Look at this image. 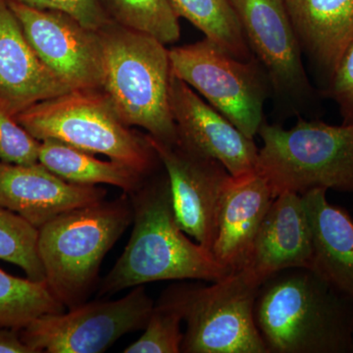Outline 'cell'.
Returning a JSON list of instances; mask_svg holds the SVG:
<instances>
[{
    "mask_svg": "<svg viewBox=\"0 0 353 353\" xmlns=\"http://www.w3.org/2000/svg\"><path fill=\"white\" fill-rule=\"evenodd\" d=\"M254 317L268 353H353V299L294 267L260 285Z\"/></svg>",
    "mask_w": 353,
    "mask_h": 353,
    "instance_id": "6da1fadb",
    "label": "cell"
},
{
    "mask_svg": "<svg viewBox=\"0 0 353 353\" xmlns=\"http://www.w3.org/2000/svg\"><path fill=\"white\" fill-rule=\"evenodd\" d=\"M152 176L129 194L134 228L124 252L99 285V296L158 281L217 282L232 273L179 226L168 176Z\"/></svg>",
    "mask_w": 353,
    "mask_h": 353,
    "instance_id": "7a4b0ae2",
    "label": "cell"
},
{
    "mask_svg": "<svg viewBox=\"0 0 353 353\" xmlns=\"http://www.w3.org/2000/svg\"><path fill=\"white\" fill-rule=\"evenodd\" d=\"M101 90L121 119L153 139L178 143L170 105L169 50L157 39L110 22L99 29Z\"/></svg>",
    "mask_w": 353,
    "mask_h": 353,
    "instance_id": "3957f363",
    "label": "cell"
},
{
    "mask_svg": "<svg viewBox=\"0 0 353 353\" xmlns=\"http://www.w3.org/2000/svg\"><path fill=\"white\" fill-rule=\"evenodd\" d=\"M132 223L131 201L124 194L68 211L39 228L44 282L66 309L87 301L99 282L104 257Z\"/></svg>",
    "mask_w": 353,
    "mask_h": 353,
    "instance_id": "277c9868",
    "label": "cell"
},
{
    "mask_svg": "<svg viewBox=\"0 0 353 353\" xmlns=\"http://www.w3.org/2000/svg\"><path fill=\"white\" fill-rule=\"evenodd\" d=\"M15 118L39 141L57 139L83 152L105 155L145 176L154 175L161 163L148 134L125 124L102 90H70Z\"/></svg>",
    "mask_w": 353,
    "mask_h": 353,
    "instance_id": "5b68a950",
    "label": "cell"
},
{
    "mask_svg": "<svg viewBox=\"0 0 353 353\" xmlns=\"http://www.w3.org/2000/svg\"><path fill=\"white\" fill-rule=\"evenodd\" d=\"M257 134L263 141L257 171L275 196L313 189L353 194V123L333 126L301 119L285 130L263 122Z\"/></svg>",
    "mask_w": 353,
    "mask_h": 353,
    "instance_id": "8992f818",
    "label": "cell"
},
{
    "mask_svg": "<svg viewBox=\"0 0 353 353\" xmlns=\"http://www.w3.org/2000/svg\"><path fill=\"white\" fill-rule=\"evenodd\" d=\"M259 287L239 270L210 285L180 284L165 290L187 324L181 352L268 353L254 317Z\"/></svg>",
    "mask_w": 353,
    "mask_h": 353,
    "instance_id": "52a82bcc",
    "label": "cell"
},
{
    "mask_svg": "<svg viewBox=\"0 0 353 353\" xmlns=\"http://www.w3.org/2000/svg\"><path fill=\"white\" fill-rule=\"evenodd\" d=\"M172 74L197 90L245 137L254 139L263 124L266 92L259 72L212 39L169 50Z\"/></svg>",
    "mask_w": 353,
    "mask_h": 353,
    "instance_id": "ba28073f",
    "label": "cell"
},
{
    "mask_svg": "<svg viewBox=\"0 0 353 353\" xmlns=\"http://www.w3.org/2000/svg\"><path fill=\"white\" fill-rule=\"evenodd\" d=\"M154 306L143 285L116 301L83 303L37 318L20 330L34 353H101L121 336L145 329Z\"/></svg>",
    "mask_w": 353,
    "mask_h": 353,
    "instance_id": "9c48e42d",
    "label": "cell"
},
{
    "mask_svg": "<svg viewBox=\"0 0 353 353\" xmlns=\"http://www.w3.org/2000/svg\"><path fill=\"white\" fill-rule=\"evenodd\" d=\"M7 1L38 57L70 90H101L99 32L60 11Z\"/></svg>",
    "mask_w": 353,
    "mask_h": 353,
    "instance_id": "30bf717a",
    "label": "cell"
},
{
    "mask_svg": "<svg viewBox=\"0 0 353 353\" xmlns=\"http://www.w3.org/2000/svg\"><path fill=\"white\" fill-rule=\"evenodd\" d=\"M148 139L166 170L176 223L211 252L221 196L231 175L217 160L192 152L179 141L166 145L148 134Z\"/></svg>",
    "mask_w": 353,
    "mask_h": 353,
    "instance_id": "8fae6325",
    "label": "cell"
},
{
    "mask_svg": "<svg viewBox=\"0 0 353 353\" xmlns=\"http://www.w3.org/2000/svg\"><path fill=\"white\" fill-rule=\"evenodd\" d=\"M170 105L178 141L192 152L219 161L230 175L252 173L259 148L229 120L172 74Z\"/></svg>",
    "mask_w": 353,
    "mask_h": 353,
    "instance_id": "7c38bea8",
    "label": "cell"
},
{
    "mask_svg": "<svg viewBox=\"0 0 353 353\" xmlns=\"http://www.w3.org/2000/svg\"><path fill=\"white\" fill-rule=\"evenodd\" d=\"M246 41L268 71L274 87L290 97L309 90L301 48L285 0H230Z\"/></svg>",
    "mask_w": 353,
    "mask_h": 353,
    "instance_id": "4fadbf2b",
    "label": "cell"
},
{
    "mask_svg": "<svg viewBox=\"0 0 353 353\" xmlns=\"http://www.w3.org/2000/svg\"><path fill=\"white\" fill-rule=\"evenodd\" d=\"M105 189L70 183L43 164L0 161V206L20 215L39 229L74 209L105 199Z\"/></svg>",
    "mask_w": 353,
    "mask_h": 353,
    "instance_id": "5bb4252c",
    "label": "cell"
},
{
    "mask_svg": "<svg viewBox=\"0 0 353 353\" xmlns=\"http://www.w3.org/2000/svg\"><path fill=\"white\" fill-rule=\"evenodd\" d=\"M312 259V233L303 197L282 192L267 211L241 270L261 285L285 269L311 268Z\"/></svg>",
    "mask_w": 353,
    "mask_h": 353,
    "instance_id": "9a60e30c",
    "label": "cell"
},
{
    "mask_svg": "<svg viewBox=\"0 0 353 353\" xmlns=\"http://www.w3.org/2000/svg\"><path fill=\"white\" fill-rule=\"evenodd\" d=\"M41 61L7 0H0V106L16 116L70 92Z\"/></svg>",
    "mask_w": 353,
    "mask_h": 353,
    "instance_id": "2e32d148",
    "label": "cell"
},
{
    "mask_svg": "<svg viewBox=\"0 0 353 353\" xmlns=\"http://www.w3.org/2000/svg\"><path fill=\"white\" fill-rule=\"evenodd\" d=\"M275 194L259 171L228 180L216 221V236L211 252L230 271L245 265L262 221Z\"/></svg>",
    "mask_w": 353,
    "mask_h": 353,
    "instance_id": "e0dca14e",
    "label": "cell"
},
{
    "mask_svg": "<svg viewBox=\"0 0 353 353\" xmlns=\"http://www.w3.org/2000/svg\"><path fill=\"white\" fill-rule=\"evenodd\" d=\"M313 241L311 269L334 289L353 299V220L330 203L326 189L303 194Z\"/></svg>",
    "mask_w": 353,
    "mask_h": 353,
    "instance_id": "ac0fdd59",
    "label": "cell"
},
{
    "mask_svg": "<svg viewBox=\"0 0 353 353\" xmlns=\"http://www.w3.org/2000/svg\"><path fill=\"white\" fill-rule=\"evenodd\" d=\"M304 50L333 75L353 46V0H285Z\"/></svg>",
    "mask_w": 353,
    "mask_h": 353,
    "instance_id": "d6986e66",
    "label": "cell"
},
{
    "mask_svg": "<svg viewBox=\"0 0 353 353\" xmlns=\"http://www.w3.org/2000/svg\"><path fill=\"white\" fill-rule=\"evenodd\" d=\"M39 162L70 183L83 185L105 183L119 188L128 196L139 190L148 178L127 165L111 159H97L92 153L57 139L41 141Z\"/></svg>",
    "mask_w": 353,
    "mask_h": 353,
    "instance_id": "ffe728a7",
    "label": "cell"
},
{
    "mask_svg": "<svg viewBox=\"0 0 353 353\" xmlns=\"http://www.w3.org/2000/svg\"><path fill=\"white\" fill-rule=\"evenodd\" d=\"M179 16L232 55L248 60L250 48L230 0H169Z\"/></svg>",
    "mask_w": 353,
    "mask_h": 353,
    "instance_id": "44dd1931",
    "label": "cell"
},
{
    "mask_svg": "<svg viewBox=\"0 0 353 353\" xmlns=\"http://www.w3.org/2000/svg\"><path fill=\"white\" fill-rule=\"evenodd\" d=\"M65 310L46 282L15 277L0 269V326L21 330L41 316Z\"/></svg>",
    "mask_w": 353,
    "mask_h": 353,
    "instance_id": "7402d4cb",
    "label": "cell"
},
{
    "mask_svg": "<svg viewBox=\"0 0 353 353\" xmlns=\"http://www.w3.org/2000/svg\"><path fill=\"white\" fill-rule=\"evenodd\" d=\"M109 20L148 34L160 43H176L181 37L179 16L169 0H99Z\"/></svg>",
    "mask_w": 353,
    "mask_h": 353,
    "instance_id": "603a6c76",
    "label": "cell"
},
{
    "mask_svg": "<svg viewBox=\"0 0 353 353\" xmlns=\"http://www.w3.org/2000/svg\"><path fill=\"white\" fill-rule=\"evenodd\" d=\"M38 240L39 229L0 206V259L17 265L31 280L44 282Z\"/></svg>",
    "mask_w": 353,
    "mask_h": 353,
    "instance_id": "cb8c5ba5",
    "label": "cell"
},
{
    "mask_svg": "<svg viewBox=\"0 0 353 353\" xmlns=\"http://www.w3.org/2000/svg\"><path fill=\"white\" fill-rule=\"evenodd\" d=\"M183 321L180 309L165 292L154 304L143 336L125 348V353H179L182 348Z\"/></svg>",
    "mask_w": 353,
    "mask_h": 353,
    "instance_id": "d4e9b609",
    "label": "cell"
},
{
    "mask_svg": "<svg viewBox=\"0 0 353 353\" xmlns=\"http://www.w3.org/2000/svg\"><path fill=\"white\" fill-rule=\"evenodd\" d=\"M41 141L0 106V161L30 165L39 162Z\"/></svg>",
    "mask_w": 353,
    "mask_h": 353,
    "instance_id": "484cf974",
    "label": "cell"
},
{
    "mask_svg": "<svg viewBox=\"0 0 353 353\" xmlns=\"http://www.w3.org/2000/svg\"><path fill=\"white\" fill-rule=\"evenodd\" d=\"M34 8L60 11L88 29L99 31L110 22L99 0H10Z\"/></svg>",
    "mask_w": 353,
    "mask_h": 353,
    "instance_id": "4316f807",
    "label": "cell"
},
{
    "mask_svg": "<svg viewBox=\"0 0 353 353\" xmlns=\"http://www.w3.org/2000/svg\"><path fill=\"white\" fill-rule=\"evenodd\" d=\"M332 83L330 88L332 97L340 106L345 122L343 124L353 123V46L347 54L341 59L338 68L331 76Z\"/></svg>",
    "mask_w": 353,
    "mask_h": 353,
    "instance_id": "83f0119b",
    "label": "cell"
},
{
    "mask_svg": "<svg viewBox=\"0 0 353 353\" xmlns=\"http://www.w3.org/2000/svg\"><path fill=\"white\" fill-rule=\"evenodd\" d=\"M0 353H34L21 338L20 330L0 326Z\"/></svg>",
    "mask_w": 353,
    "mask_h": 353,
    "instance_id": "f1b7e54d",
    "label": "cell"
}]
</instances>
